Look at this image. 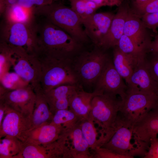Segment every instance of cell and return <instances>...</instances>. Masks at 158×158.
Segmentation results:
<instances>
[{
	"label": "cell",
	"mask_w": 158,
	"mask_h": 158,
	"mask_svg": "<svg viewBox=\"0 0 158 158\" xmlns=\"http://www.w3.org/2000/svg\"><path fill=\"white\" fill-rule=\"evenodd\" d=\"M133 132L140 142L149 145L158 135V104L144 114L133 126Z\"/></svg>",
	"instance_id": "17"
},
{
	"label": "cell",
	"mask_w": 158,
	"mask_h": 158,
	"mask_svg": "<svg viewBox=\"0 0 158 158\" xmlns=\"http://www.w3.org/2000/svg\"><path fill=\"white\" fill-rule=\"evenodd\" d=\"M113 48L112 62L114 66L118 73L125 80L126 83L135 65L133 61L117 46Z\"/></svg>",
	"instance_id": "25"
},
{
	"label": "cell",
	"mask_w": 158,
	"mask_h": 158,
	"mask_svg": "<svg viewBox=\"0 0 158 158\" xmlns=\"http://www.w3.org/2000/svg\"><path fill=\"white\" fill-rule=\"evenodd\" d=\"M17 0H0V12L4 13L8 8L16 4Z\"/></svg>",
	"instance_id": "39"
},
{
	"label": "cell",
	"mask_w": 158,
	"mask_h": 158,
	"mask_svg": "<svg viewBox=\"0 0 158 158\" xmlns=\"http://www.w3.org/2000/svg\"><path fill=\"white\" fill-rule=\"evenodd\" d=\"M149 52L152 55L158 56V34L156 33L154 40L152 41L149 49Z\"/></svg>",
	"instance_id": "40"
},
{
	"label": "cell",
	"mask_w": 158,
	"mask_h": 158,
	"mask_svg": "<svg viewBox=\"0 0 158 158\" xmlns=\"http://www.w3.org/2000/svg\"><path fill=\"white\" fill-rule=\"evenodd\" d=\"M0 139V158H15L20 152L23 142L11 136Z\"/></svg>",
	"instance_id": "27"
},
{
	"label": "cell",
	"mask_w": 158,
	"mask_h": 158,
	"mask_svg": "<svg viewBox=\"0 0 158 158\" xmlns=\"http://www.w3.org/2000/svg\"><path fill=\"white\" fill-rule=\"evenodd\" d=\"M158 104L157 94L127 92L122 101L118 120L132 126L140 118Z\"/></svg>",
	"instance_id": "7"
},
{
	"label": "cell",
	"mask_w": 158,
	"mask_h": 158,
	"mask_svg": "<svg viewBox=\"0 0 158 158\" xmlns=\"http://www.w3.org/2000/svg\"><path fill=\"white\" fill-rule=\"evenodd\" d=\"M81 87V85H64L44 92L53 115L59 110L69 109L72 98Z\"/></svg>",
	"instance_id": "19"
},
{
	"label": "cell",
	"mask_w": 158,
	"mask_h": 158,
	"mask_svg": "<svg viewBox=\"0 0 158 158\" xmlns=\"http://www.w3.org/2000/svg\"><path fill=\"white\" fill-rule=\"evenodd\" d=\"M117 46L133 61L135 66L146 60V54L148 52L138 46L124 35L120 38Z\"/></svg>",
	"instance_id": "24"
},
{
	"label": "cell",
	"mask_w": 158,
	"mask_h": 158,
	"mask_svg": "<svg viewBox=\"0 0 158 158\" xmlns=\"http://www.w3.org/2000/svg\"><path fill=\"white\" fill-rule=\"evenodd\" d=\"M63 128L60 125L46 123L27 131L23 137V142L36 144H48L57 141Z\"/></svg>",
	"instance_id": "20"
},
{
	"label": "cell",
	"mask_w": 158,
	"mask_h": 158,
	"mask_svg": "<svg viewBox=\"0 0 158 158\" xmlns=\"http://www.w3.org/2000/svg\"><path fill=\"white\" fill-rule=\"evenodd\" d=\"M11 48L4 42L0 44V77L9 72L11 68L10 56Z\"/></svg>",
	"instance_id": "32"
},
{
	"label": "cell",
	"mask_w": 158,
	"mask_h": 158,
	"mask_svg": "<svg viewBox=\"0 0 158 158\" xmlns=\"http://www.w3.org/2000/svg\"><path fill=\"white\" fill-rule=\"evenodd\" d=\"M33 89L36 98L31 118L30 129L51 123L53 116L40 84Z\"/></svg>",
	"instance_id": "21"
},
{
	"label": "cell",
	"mask_w": 158,
	"mask_h": 158,
	"mask_svg": "<svg viewBox=\"0 0 158 158\" xmlns=\"http://www.w3.org/2000/svg\"><path fill=\"white\" fill-rule=\"evenodd\" d=\"M92 158H128L126 156L118 154L107 148L100 147L92 151Z\"/></svg>",
	"instance_id": "34"
},
{
	"label": "cell",
	"mask_w": 158,
	"mask_h": 158,
	"mask_svg": "<svg viewBox=\"0 0 158 158\" xmlns=\"http://www.w3.org/2000/svg\"><path fill=\"white\" fill-rule=\"evenodd\" d=\"M149 147L137 138L133 132V126L117 121L113 134L108 141L101 147L128 158H133L136 156L143 158Z\"/></svg>",
	"instance_id": "6"
},
{
	"label": "cell",
	"mask_w": 158,
	"mask_h": 158,
	"mask_svg": "<svg viewBox=\"0 0 158 158\" xmlns=\"http://www.w3.org/2000/svg\"><path fill=\"white\" fill-rule=\"evenodd\" d=\"M39 32L37 56L72 60L84 48V45L48 21Z\"/></svg>",
	"instance_id": "1"
},
{
	"label": "cell",
	"mask_w": 158,
	"mask_h": 158,
	"mask_svg": "<svg viewBox=\"0 0 158 158\" xmlns=\"http://www.w3.org/2000/svg\"><path fill=\"white\" fill-rule=\"evenodd\" d=\"M126 84L127 92L157 94L158 91V83L150 72L146 59L139 62L135 67Z\"/></svg>",
	"instance_id": "15"
},
{
	"label": "cell",
	"mask_w": 158,
	"mask_h": 158,
	"mask_svg": "<svg viewBox=\"0 0 158 158\" xmlns=\"http://www.w3.org/2000/svg\"><path fill=\"white\" fill-rule=\"evenodd\" d=\"M130 8L128 4H122L112 20L108 32L102 41L99 47L105 50L117 45L123 35L125 23Z\"/></svg>",
	"instance_id": "18"
},
{
	"label": "cell",
	"mask_w": 158,
	"mask_h": 158,
	"mask_svg": "<svg viewBox=\"0 0 158 158\" xmlns=\"http://www.w3.org/2000/svg\"><path fill=\"white\" fill-rule=\"evenodd\" d=\"M6 105L5 115L0 126V138L11 136L22 141L24 134L31 128V119Z\"/></svg>",
	"instance_id": "14"
},
{
	"label": "cell",
	"mask_w": 158,
	"mask_h": 158,
	"mask_svg": "<svg viewBox=\"0 0 158 158\" xmlns=\"http://www.w3.org/2000/svg\"><path fill=\"white\" fill-rule=\"evenodd\" d=\"M147 29L140 16L130 8L125 21L123 35L148 52L152 41Z\"/></svg>",
	"instance_id": "16"
},
{
	"label": "cell",
	"mask_w": 158,
	"mask_h": 158,
	"mask_svg": "<svg viewBox=\"0 0 158 158\" xmlns=\"http://www.w3.org/2000/svg\"><path fill=\"white\" fill-rule=\"evenodd\" d=\"M10 46L11 68L33 88L40 85L41 66L37 56L29 54L23 47Z\"/></svg>",
	"instance_id": "8"
},
{
	"label": "cell",
	"mask_w": 158,
	"mask_h": 158,
	"mask_svg": "<svg viewBox=\"0 0 158 158\" xmlns=\"http://www.w3.org/2000/svg\"><path fill=\"white\" fill-rule=\"evenodd\" d=\"M115 14L109 11L95 13L82 22L86 34L93 44L99 47L108 32Z\"/></svg>",
	"instance_id": "13"
},
{
	"label": "cell",
	"mask_w": 158,
	"mask_h": 158,
	"mask_svg": "<svg viewBox=\"0 0 158 158\" xmlns=\"http://www.w3.org/2000/svg\"><path fill=\"white\" fill-rule=\"evenodd\" d=\"M37 56L41 63L40 84L44 92L62 85H81L72 68L71 60Z\"/></svg>",
	"instance_id": "5"
},
{
	"label": "cell",
	"mask_w": 158,
	"mask_h": 158,
	"mask_svg": "<svg viewBox=\"0 0 158 158\" xmlns=\"http://www.w3.org/2000/svg\"><path fill=\"white\" fill-rule=\"evenodd\" d=\"M53 0H17L16 4L23 8L32 9L34 6H42L49 4Z\"/></svg>",
	"instance_id": "35"
},
{
	"label": "cell",
	"mask_w": 158,
	"mask_h": 158,
	"mask_svg": "<svg viewBox=\"0 0 158 158\" xmlns=\"http://www.w3.org/2000/svg\"><path fill=\"white\" fill-rule=\"evenodd\" d=\"M153 57L147 63L150 72L153 79L158 83V56Z\"/></svg>",
	"instance_id": "36"
},
{
	"label": "cell",
	"mask_w": 158,
	"mask_h": 158,
	"mask_svg": "<svg viewBox=\"0 0 158 158\" xmlns=\"http://www.w3.org/2000/svg\"><path fill=\"white\" fill-rule=\"evenodd\" d=\"M2 32V40L8 45L24 48L29 54L34 55L37 42L38 28L32 23L6 22Z\"/></svg>",
	"instance_id": "9"
},
{
	"label": "cell",
	"mask_w": 158,
	"mask_h": 158,
	"mask_svg": "<svg viewBox=\"0 0 158 158\" xmlns=\"http://www.w3.org/2000/svg\"><path fill=\"white\" fill-rule=\"evenodd\" d=\"M34 14L45 16L47 20L66 32L84 45L90 41L79 17L71 8L62 4L53 3L36 6Z\"/></svg>",
	"instance_id": "2"
},
{
	"label": "cell",
	"mask_w": 158,
	"mask_h": 158,
	"mask_svg": "<svg viewBox=\"0 0 158 158\" xmlns=\"http://www.w3.org/2000/svg\"><path fill=\"white\" fill-rule=\"evenodd\" d=\"M71 8L82 22L96 13L101 6L89 0H68Z\"/></svg>",
	"instance_id": "29"
},
{
	"label": "cell",
	"mask_w": 158,
	"mask_h": 158,
	"mask_svg": "<svg viewBox=\"0 0 158 158\" xmlns=\"http://www.w3.org/2000/svg\"><path fill=\"white\" fill-rule=\"evenodd\" d=\"M92 1L101 7L104 6L112 7L116 6L119 7L123 3V0H89Z\"/></svg>",
	"instance_id": "38"
},
{
	"label": "cell",
	"mask_w": 158,
	"mask_h": 158,
	"mask_svg": "<svg viewBox=\"0 0 158 158\" xmlns=\"http://www.w3.org/2000/svg\"><path fill=\"white\" fill-rule=\"evenodd\" d=\"M79 125L90 150L92 151L100 147V137L93 121L89 117L82 119Z\"/></svg>",
	"instance_id": "28"
},
{
	"label": "cell",
	"mask_w": 158,
	"mask_h": 158,
	"mask_svg": "<svg viewBox=\"0 0 158 158\" xmlns=\"http://www.w3.org/2000/svg\"><path fill=\"white\" fill-rule=\"evenodd\" d=\"M122 101L119 97L105 94L95 96L92 101L89 117L98 125L104 144L115 130Z\"/></svg>",
	"instance_id": "3"
},
{
	"label": "cell",
	"mask_w": 158,
	"mask_h": 158,
	"mask_svg": "<svg viewBox=\"0 0 158 158\" xmlns=\"http://www.w3.org/2000/svg\"><path fill=\"white\" fill-rule=\"evenodd\" d=\"M35 98L30 85L13 90L4 89L0 92V101L31 120Z\"/></svg>",
	"instance_id": "10"
},
{
	"label": "cell",
	"mask_w": 158,
	"mask_h": 158,
	"mask_svg": "<svg viewBox=\"0 0 158 158\" xmlns=\"http://www.w3.org/2000/svg\"><path fill=\"white\" fill-rule=\"evenodd\" d=\"M80 121L72 128L63 130L57 141L69 152L71 158H92L89 145L79 125Z\"/></svg>",
	"instance_id": "12"
},
{
	"label": "cell",
	"mask_w": 158,
	"mask_h": 158,
	"mask_svg": "<svg viewBox=\"0 0 158 158\" xmlns=\"http://www.w3.org/2000/svg\"><path fill=\"white\" fill-rule=\"evenodd\" d=\"M81 119L73 111L68 109L57 111L54 115L51 123L61 126L63 130L71 129Z\"/></svg>",
	"instance_id": "30"
},
{
	"label": "cell",
	"mask_w": 158,
	"mask_h": 158,
	"mask_svg": "<svg viewBox=\"0 0 158 158\" xmlns=\"http://www.w3.org/2000/svg\"><path fill=\"white\" fill-rule=\"evenodd\" d=\"M157 95H158V92H157Z\"/></svg>",
	"instance_id": "43"
},
{
	"label": "cell",
	"mask_w": 158,
	"mask_h": 158,
	"mask_svg": "<svg viewBox=\"0 0 158 158\" xmlns=\"http://www.w3.org/2000/svg\"><path fill=\"white\" fill-rule=\"evenodd\" d=\"M144 158H158V138L150 140L149 146Z\"/></svg>",
	"instance_id": "37"
},
{
	"label": "cell",
	"mask_w": 158,
	"mask_h": 158,
	"mask_svg": "<svg viewBox=\"0 0 158 158\" xmlns=\"http://www.w3.org/2000/svg\"><path fill=\"white\" fill-rule=\"evenodd\" d=\"M147 0H135L133 3L137 4H140Z\"/></svg>",
	"instance_id": "42"
},
{
	"label": "cell",
	"mask_w": 158,
	"mask_h": 158,
	"mask_svg": "<svg viewBox=\"0 0 158 158\" xmlns=\"http://www.w3.org/2000/svg\"><path fill=\"white\" fill-rule=\"evenodd\" d=\"M56 141L45 145L23 142L19 153L15 158H62Z\"/></svg>",
	"instance_id": "22"
},
{
	"label": "cell",
	"mask_w": 158,
	"mask_h": 158,
	"mask_svg": "<svg viewBox=\"0 0 158 158\" xmlns=\"http://www.w3.org/2000/svg\"><path fill=\"white\" fill-rule=\"evenodd\" d=\"M133 10L140 16L158 12V0H147L140 4L133 3Z\"/></svg>",
	"instance_id": "33"
},
{
	"label": "cell",
	"mask_w": 158,
	"mask_h": 158,
	"mask_svg": "<svg viewBox=\"0 0 158 158\" xmlns=\"http://www.w3.org/2000/svg\"><path fill=\"white\" fill-rule=\"evenodd\" d=\"M123 79L115 68L110 58L105 66L95 85V91L120 97L125 98L128 89Z\"/></svg>",
	"instance_id": "11"
},
{
	"label": "cell",
	"mask_w": 158,
	"mask_h": 158,
	"mask_svg": "<svg viewBox=\"0 0 158 158\" xmlns=\"http://www.w3.org/2000/svg\"><path fill=\"white\" fill-rule=\"evenodd\" d=\"M6 107V104L0 101V126L2 123L5 115Z\"/></svg>",
	"instance_id": "41"
},
{
	"label": "cell",
	"mask_w": 158,
	"mask_h": 158,
	"mask_svg": "<svg viewBox=\"0 0 158 158\" xmlns=\"http://www.w3.org/2000/svg\"><path fill=\"white\" fill-rule=\"evenodd\" d=\"M34 8H25L16 4L4 12L6 22L25 23H32V15L34 14Z\"/></svg>",
	"instance_id": "26"
},
{
	"label": "cell",
	"mask_w": 158,
	"mask_h": 158,
	"mask_svg": "<svg viewBox=\"0 0 158 158\" xmlns=\"http://www.w3.org/2000/svg\"><path fill=\"white\" fill-rule=\"evenodd\" d=\"M0 86L7 90H13L30 85L15 72H8L0 77Z\"/></svg>",
	"instance_id": "31"
},
{
	"label": "cell",
	"mask_w": 158,
	"mask_h": 158,
	"mask_svg": "<svg viewBox=\"0 0 158 158\" xmlns=\"http://www.w3.org/2000/svg\"><path fill=\"white\" fill-rule=\"evenodd\" d=\"M101 94L94 91L92 92L85 91L81 87L72 98L69 109L73 111L81 119L89 117L91 109V102L95 96Z\"/></svg>",
	"instance_id": "23"
},
{
	"label": "cell",
	"mask_w": 158,
	"mask_h": 158,
	"mask_svg": "<svg viewBox=\"0 0 158 158\" xmlns=\"http://www.w3.org/2000/svg\"><path fill=\"white\" fill-rule=\"evenodd\" d=\"M93 45V47L90 49L84 48L71 62L73 70L83 87L95 85L110 58L106 50Z\"/></svg>",
	"instance_id": "4"
}]
</instances>
